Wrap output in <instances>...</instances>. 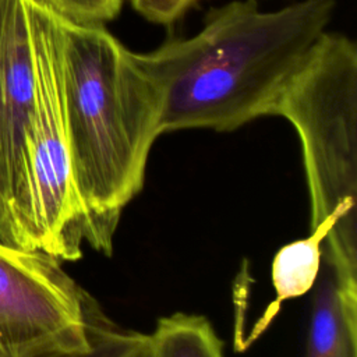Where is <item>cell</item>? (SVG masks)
Segmentation results:
<instances>
[{
	"label": "cell",
	"mask_w": 357,
	"mask_h": 357,
	"mask_svg": "<svg viewBox=\"0 0 357 357\" xmlns=\"http://www.w3.org/2000/svg\"><path fill=\"white\" fill-rule=\"evenodd\" d=\"M314 287L307 357H357V282L322 259Z\"/></svg>",
	"instance_id": "7"
},
{
	"label": "cell",
	"mask_w": 357,
	"mask_h": 357,
	"mask_svg": "<svg viewBox=\"0 0 357 357\" xmlns=\"http://www.w3.org/2000/svg\"><path fill=\"white\" fill-rule=\"evenodd\" d=\"M25 3L33 64V106L25 142L32 247L74 261L89 231L64 123L60 25L47 10Z\"/></svg>",
	"instance_id": "4"
},
{
	"label": "cell",
	"mask_w": 357,
	"mask_h": 357,
	"mask_svg": "<svg viewBox=\"0 0 357 357\" xmlns=\"http://www.w3.org/2000/svg\"><path fill=\"white\" fill-rule=\"evenodd\" d=\"M33 64L25 0H0V195L21 247H32L26 132Z\"/></svg>",
	"instance_id": "6"
},
{
	"label": "cell",
	"mask_w": 357,
	"mask_h": 357,
	"mask_svg": "<svg viewBox=\"0 0 357 357\" xmlns=\"http://www.w3.org/2000/svg\"><path fill=\"white\" fill-rule=\"evenodd\" d=\"M40 357H152V347L149 333L119 328L100 314L93 325L89 347Z\"/></svg>",
	"instance_id": "10"
},
{
	"label": "cell",
	"mask_w": 357,
	"mask_h": 357,
	"mask_svg": "<svg viewBox=\"0 0 357 357\" xmlns=\"http://www.w3.org/2000/svg\"><path fill=\"white\" fill-rule=\"evenodd\" d=\"M100 314L60 259L0 243V357L84 350Z\"/></svg>",
	"instance_id": "5"
},
{
	"label": "cell",
	"mask_w": 357,
	"mask_h": 357,
	"mask_svg": "<svg viewBox=\"0 0 357 357\" xmlns=\"http://www.w3.org/2000/svg\"><path fill=\"white\" fill-rule=\"evenodd\" d=\"M57 21L64 123L88 244L109 252L120 215L141 191L149 151L160 135V98L134 52L105 25Z\"/></svg>",
	"instance_id": "2"
},
{
	"label": "cell",
	"mask_w": 357,
	"mask_h": 357,
	"mask_svg": "<svg viewBox=\"0 0 357 357\" xmlns=\"http://www.w3.org/2000/svg\"><path fill=\"white\" fill-rule=\"evenodd\" d=\"M0 243L10 247H21L15 227L10 219L7 208L0 195ZM24 248V247H22Z\"/></svg>",
	"instance_id": "13"
},
{
	"label": "cell",
	"mask_w": 357,
	"mask_h": 357,
	"mask_svg": "<svg viewBox=\"0 0 357 357\" xmlns=\"http://www.w3.org/2000/svg\"><path fill=\"white\" fill-rule=\"evenodd\" d=\"M47 10L59 20L73 24L95 25L113 20L120 13L123 0H29Z\"/></svg>",
	"instance_id": "11"
},
{
	"label": "cell",
	"mask_w": 357,
	"mask_h": 357,
	"mask_svg": "<svg viewBox=\"0 0 357 357\" xmlns=\"http://www.w3.org/2000/svg\"><path fill=\"white\" fill-rule=\"evenodd\" d=\"M149 337L152 357H225L222 340L201 315L176 312L162 317Z\"/></svg>",
	"instance_id": "9"
},
{
	"label": "cell",
	"mask_w": 357,
	"mask_h": 357,
	"mask_svg": "<svg viewBox=\"0 0 357 357\" xmlns=\"http://www.w3.org/2000/svg\"><path fill=\"white\" fill-rule=\"evenodd\" d=\"M336 0L261 11L255 0L211 8L204 28L134 60L160 98V134L236 130L272 114L276 99L325 32Z\"/></svg>",
	"instance_id": "1"
},
{
	"label": "cell",
	"mask_w": 357,
	"mask_h": 357,
	"mask_svg": "<svg viewBox=\"0 0 357 357\" xmlns=\"http://www.w3.org/2000/svg\"><path fill=\"white\" fill-rule=\"evenodd\" d=\"M325 236L311 231L307 237L282 247L272 264V283L276 300L269 305L266 315L272 318L278 307L289 298H296L311 290L322 265Z\"/></svg>",
	"instance_id": "8"
},
{
	"label": "cell",
	"mask_w": 357,
	"mask_h": 357,
	"mask_svg": "<svg viewBox=\"0 0 357 357\" xmlns=\"http://www.w3.org/2000/svg\"><path fill=\"white\" fill-rule=\"evenodd\" d=\"M197 0H131L138 14L149 22L169 25L178 20Z\"/></svg>",
	"instance_id": "12"
},
{
	"label": "cell",
	"mask_w": 357,
	"mask_h": 357,
	"mask_svg": "<svg viewBox=\"0 0 357 357\" xmlns=\"http://www.w3.org/2000/svg\"><path fill=\"white\" fill-rule=\"evenodd\" d=\"M272 114L301 142L311 231L325 236L322 259L357 282V45L324 32L287 81Z\"/></svg>",
	"instance_id": "3"
}]
</instances>
